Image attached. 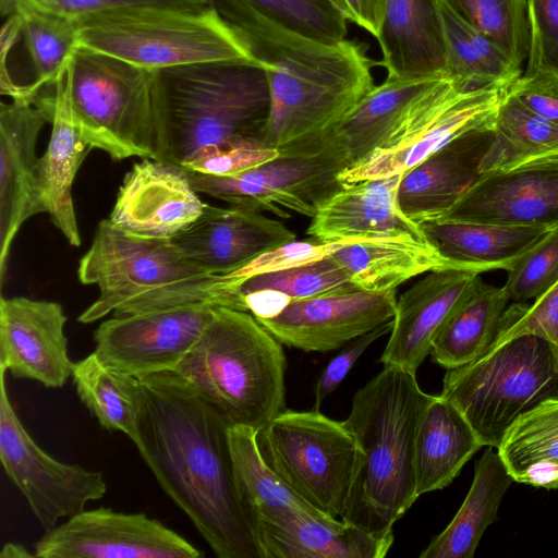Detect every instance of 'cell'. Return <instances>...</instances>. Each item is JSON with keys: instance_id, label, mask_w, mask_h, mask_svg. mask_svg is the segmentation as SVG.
Masks as SVG:
<instances>
[{"instance_id": "6da1fadb", "label": "cell", "mask_w": 558, "mask_h": 558, "mask_svg": "<svg viewBox=\"0 0 558 558\" xmlns=\"http://www.w3.org/2000/svg\"><path fill=\"white\" fill-rule=\"evenodd\" d=\"M136 448L162 490L219 558H264L243 507L230 425L173 372L140 378Z\"/></svg>"}, {"instance_id": "7a4b0ae2", "label": "cell", "mask_w": 558, "mask_h": 558, "mask_svg": "<svg viewBox=\"0 0 558 558\" xmlns=\"http://www.w3.org/2000/svg\"><path fill=\"white\" fill-rule=\"evenodd\" d=\"M263 64L270 94L265 144L281 148L341 120L375 85L363 44L328 45L296 34L240 0H211Z\"/></svg>"}, {"instance_id": "3957f363", "label": "cell", "mask_w": 558, "mask_h": 558, "mask_svg": "<svg viewBox=\"0 0 558 558\" xmlns=\"http://www.w3.org/2000/svg\"><path fill=\"white\" fill-rule=\"evenodd\" d=\"M416 373L384 368L359 389L343 421L356 442V462L340 520L372 534H390L418 498L414 451L420 418L433 399Z\"/></svg>"}, {"instance_id": "277c9868", "label": "cell", "mask_w": 558, "mask_h": 558, "mask_svg": "<svg viewBox=\"0 0 558 558\" xmlns=\"http://www.w3.org/2000/svg\"><path fill=\"white\" fill-rule=\"evenodd\" d=\"M157 159L184 168L202 150L263 142L270 112L259 61H213L154 71Z\"/></svg>"}, {"instance_id": "5b68a950", "label": "cell", "mask_w": 558, "mask_h": 558, "mask_svg": "<svg viewBox=\"0 0 558 558\" xmlns=\"http://www.w3.org/2000/svg\"><path fill=\"white\" fill-rule=\"evenodd\" d=\"M77 276L83 284L99 289L77 317L82 324L110 313L123 316L195 303L229 307L220 275L189 260L171 239L132 234L108 218L99 221Z\"/></svg>"}, {"instance_id": "8992f818", "label": "cell", "mask_w": 558, "mask_h": 558, "mask_svg": "<svg viewBox=\"0 0 558 558\" xmlns=\"http://www.w3.org/2000/svg\"><path fill=\"white\" fill-rule=\"evenodd\" d=\"M282 344L250 313L215 306L173 373L230 425L259 430L286 410Z\"/></svg>"}, {"instance_id": "52a82bcc", "label": "cell", "mask_w": 558, "mask_h": 558, "mask_svg": "<svg viewBox=\"0 0 558 558\" xmlns=\"http://www.w3.org/2000/svg\"><path fill=\"white\" fill-rule=\"evenodd\" d=\"M78 45L156 71L213 62L258 61L211 4L203 10L137 7L78 22Z\"/></svg>"}, {"instance_id": "ba28073f", "label": "cell", "mask_w": 558, "mask_h": 558, "mask_svg": "<svg viewBox=\"0 0 558 558\" xmlns=\"http://www.w3.org/2000/svg\"><path fill=\"white\" fill-rule=\"evenodd\" d=\"M440 396L459 409L483 446L497 449L520 415L558 398V363L545 339L518 336L447 369Z\"/></svg>"}, {"instance_id": "9c48e42d", "label": "cell", "mask_w": 558, "mask_h": 558, "mask_svg": "<svg viewBox=\"0 0 558 558\" xmlns=\"http://www.w3.org/2000/svg\"><path fill=\"white\" fill-rule=\"evenodd\" d=\"M154 71L77 46L64 74L72 114L90 148L114 160L157 159Z\"/></svg>"}, {"instance_id": "30bf717a", "label": "cell", "mask_w": 558, "mask_h": 558, "mask_svg": "<svg viewBox=\"0 0 558 558\" xmlns=\"http://www.w3.org/2000/svg\"><path fill=\"white\" fill-rule=\"evenodd\" d=\"M262 457L304 501L340 518L353 480L356 442L343 421L318 410H283L257 432Z\"/></svg>"}, {"instance_id": "8fae6325", "label": "cell", "mask_w": 558, "mask_h": 558, "mask_svg": "<svg viewBox=\"0 0 558 558\" xmlns=\"http://www.w3.org/2000/svg\"><path fill=\"white\" fill-rule=\"evenodd\" d=\"M278 157L231 175L189 171L196 192L255 211L288 218L287 210L313 218L318 206L343 184L342 161L322 134L278 148Z\"/></svg>"}, {"instance_id": "7c38bea8", "label": "cell", "mask_w": 558, "mask_h": 558, "mask_svg": "<svg viewBox=\"0 0 558 558\" xmlns=\"http://www.w3.org/2000/svg\"><path fill=\"white\" fill-rule=\"evenodd\" d=\"M5 369L0 368V459L40 525L48 531L63 518L101 499L107 483L100 471L66 464L50 457L27 433L10 401Z\"/></svg>"}, {"instance_id": "4fadbf2b", "label": "cell", "mask_w": 558, "mask_h": 558, "mask_svg": "<svg viewBox=\"0 0 558 558\" xmlns=\"http://www.w3.org/2000/svg\"><path fill=\"white\" fill-rule=\"evenodd\" d=\"M504 87L471 88L444 78L396 144L342 170L349 185L404 173L459 135L494 126Z\"/></svg>"}, {"instance_id": "5bb4252c", "label": "cell", "mask_w": 558, "mask_h": 558, "mask_svg": "<svg viewBox=\"0 0 558 558\" xmlns=\"http://www.w3.org/2000/svg\"><path fill=\"white\" fill-rule=\"evenodd\" d=\"M215 305L195 303L113 316L94 332V353L108 367L142 378L173 372L196 343Z\"/></svg>"}, {"instance_id": "9a60e30c", "label": "cell", "mask_w": 558, "mask_h": 558, "mask_svg": "<svg viewBox=\"0 0 558 558\" xmlns=\"http://www.w3.org/2000/svg\"><path fill=\"white\" fill-rule=\"evenodd\" d=\"M34 544L37 558H199L204 553L145 513L84 510Z\"/></svg>"}, {"instance_id": "2e32d148", "label": "cell", "mask_w": 558, "mask_h": 558, "mask_svg": "<svg viewBox=\"0 0 558 558\" xmlns=\"http://www.w3.org/2000/svg\"><path fill=\"white\" fill-rule=\"evenodd\" d=\"M439 220L558 229V153L483 174Z\"/></svg>"}, {"instance_id": "e0dca14e", "label": "cell", "mask_w": 558, "mask_h": 558, "mask_svg": "<svg viewBox=\"0 0 558 558\" xmlns=\"http://www.w3.org/2000/svg\"><path fill=\"white\" fill-rule=\"evenodd\" d=\"M396 304V290H359L293 301L276 316L257 320L281 344L328 352L391 320Z\"/></svg>"}, {"instance_id": "ac0fdd59", "label": "cell", "mask_w": 558, "mask_h": 558, "mask_svg": "<svg viewBox=\"0 0 558 558\" xmlns=\"http://www.w3.org/2000/svg\"><path fill=\"white\" fill-rule=\"evenodd\" d=\"M198 194L185 168L143 158L125 174L108 219L132 234L171 239L202 215Z\"/></svg>"}, {"instance_id": "d6986e66", "label": "cell", "mask_w": 558, "mask_h": 558, "mask_svg": "<svg viewBox=\"0 0 558 558\" xmlns=\"http://www.w3.org/2000/svg\"><path fill=\"white\" fill-rule=\"evenodd\" d=\"M61 304L25 296L0 300V368L14 378L48 388L62 387L72 375Z\"/></svg>"}, {"instance_id": "ffe728a7", "label": "cell", "mask_w": 558, "mask_h": 558, "mask_svg": "<svg viewBox=\"0 0 558 558\" xmlns=\"http://www.w3.org/2000/svg\"><path fill=\"white\" fill-rule=\"evenodd\" d=\"M441 80L386 77L322 134L326 145L342 161L344 169L360 163L377 150L391 147Z\"/></svg>"}, {"instance_id": "44dd1931", "label": "cell", "mask_w": 558, "mask_h": 558, "mask_svg": "<svg viewBox=\"0 0 558 558\" xmlns=\"http://www.w3.org/2000/svg\"><path fill=\"white\" fill-rule=\"evenodd\" d=\"M481 280L478 272L435 270L409 288L397 300L392 329L379 362L416 373L438 333Z\"/></svg>"}, {"instance_id": "7402d4cb", "label": "cell", "mask_w": 558, "mask_h": 558, "mask_svg": "<svg viewBox=\"0 0 558 558\" xmlns=\"http://www.w3.org/2000/svg\"><path fill=\"white\" fill-rule=\"evenodd\" d=\"M403 173L343 185L317 208L307 234L322 242L407 240L430 244L398 204Z\"/></svg>"}, {"instance_id": "603a6c76", "label": "cell", "mask_w": 558, "mask_h": 558, "mask_svg": "<svg viewBox=\"0 0 558 558\" xmlns=\"http://www.w3.org/2000/svg\"><path fill=\"white\" fill-rule=\"evenodd\" d=\"M295 239L282 222L260 211L207 203L189 228L171 238L189 260L213 275L238 270L263 253Z\"/></svg>"}, {"instance_id": "cb8c5ba5", "label": "cell", "mask_w": 558, "mask_h": 558, "mask_svg": "<svg viewBox=\"0 0 558 558\" xmlns=\"http://www.w3.org/2000/svg\"><path fill=\"white\" fill-rule=\"evenodd\" d=\"M44 113L32 102L11 99L0 106V277L5 275L11 245L22 225L43 213L36 146Z\"/></svg>"}, {"instance_id": "d4e9b609", "label": "cell", "mask_w": 558, "mask_h": 558, "mask_svg": "<svg viewBox=\"0 0 558 558\" xmlns=\"http://www.w3.org/2000/svg\"><path fill=\"white\" fill-rule=\"evenodd\" d=\"M493 128L459 135L403 173L398 204L410 220L422 225L441 219L483 175L482 162L494 140Z\"/></svg>"}, {"instance_id": "484cf974", "label": "cell", "mask_w": 558, "mask_h": 558, "mask_svg": "<svg viewBox=\"0 0 558 558\" xmlns=\"http://www.w3.org/2000/svg\"><path fill=\"white\" fill-rule=\"evenodd\" d=\"M64 74L65 72L53 85L43 88L33 101L52 125L47 149L38 160L37 182L43 213L48 214L66 241L77 247L82 239L72 187L78 169L92 148L74 122Z\"/></svg>"}, {"instance_id": "4316f807", "label": "cell", "mask_w": 558, "mask_h": 558, "mask_svg": "<svg viewBox=\"0 0 558 558\" xmlns=\"http://www.w3.org/2000/svg\"><path fill=\"white\" fill-rule=\"evenodd\" d=\"M376 39L387 77L448 78L440 0H387Z\"/></svg>"}, {"instance_id": "83f0119b", "label": "cell", "mask_w": 558, "mask_h": 558, "mask_svg": "<svg viewBox=\"0 0 558 558\" xmlns=\"http://www.w3.org/2000/svg\"><path fill=\"white\" fill-rule=\"evenodd\" d=\"M255 533L264 558H383L393 543V533L298 511L258 522Z\"/></svg>"}, {"instance_id": "f1b7e54d", "label": "cell", "mask_w": 558, "mask_h": 558, "mask_svg": "<svg viewBox=\"0 0 558 558\" xmlns=\"http://www.w3.org/2000/svg\"><path fill=\"white\" fill-rule=\"evenodd\" d=\"M426 239L458 270H509L555 229L435 220L421 225Z\"/></svg>"}, {"instance_id": "f546056e", "label": "cell", "mask_w": 558, "mask_h": 558, "mask_svg": "<svg viewBox=\"0 0 558 558\" xmlns=\"http://www.w3.org/2000/svg\"><path fill=\"white\" fill-rule=\"evenodd\" d=\"M482 447L459 409L440 395L434 396L420 418L415 439L417 497L447 487Z\"/></svg>"}, {"instance_id": "4dcf8cb0", "label": "cell", "mask_w": 558, "mask_h": 558, "mask_svg": "<svg viewBox=\"0 0 558 558\" xmlns=\"http://www.w3.org/2000/svg\"><path fill=\"white\" fill-rule=\"evenodd\" d=\"M513 482L497 449L487 447L475 463L473 482L460 509L420 558H472Z\"/></svg>"}, {"instance_id": "1f68e13d", "label": "cell", "mask_w": 558, "mask_h": 558, "mask_svg": "<svg viewBox=\"0 0 558 558\" xmlns=\"http://www.w3.org/2000/svg\"><path fill=\"white\" fill-rule=\"evenodd\" d=\"M359 290L348 271L330 255L250 277L232 291L238 310L265 319L276 316L293 301Z\"/></svg>"}, {"instance_id": "d6a6232c", "label": "cell", "mask_w": 558, "mask_h": 558, "mask_svg": "<svg viewBox=\"0 0 558 558\" xmlns=\"http://www.w3.org/2000/svg\"><path fill=\"white\" fill-rule=\"evenodd\" d=\"M331 256L361 290L372 292L396 290L429 271L456 269L432 244L397 239L348 242Z\"/></svg>"}, {"instance_id": "836d02e7", "label": "cell", "mask_w": 558, "mask_h": 558, "mask_svg": "<svg viewBox=\"0 0 558 558\" xmlns=\"http://www.w3.org/2000/svg\"><path fill=\"white\" fill-rule=\"evenodd\" d=\"M497 451L514 482L558 488V398L520 415L505 433Z\"/></svg>"}, {"instance_id": "e575fe53", "label": "cell", "mask_w": 558, "mask_h": 558, "mask_svg": "<svg viewBox=\"0 0 558 558\" xmlns=\"http://www.w3.org/2000/svg\"><path fill=\"white\" fill-rule=\"evenodd\" d=\"M257 432L242 425L229 427L238 489L254 531L258 522L290 511L330 517L295 495L268 466L257 445Z\"/></svg>"}, {"instance_id": "d590c367", "label": "cell", "mask_w": 558, "mask_h": 558, "mask_svg": "<svg viewBox=\"0 0 558 558\" xmlns=\"http://www.w3.org/2000/svg\"><path fill=\"white\" fill-rule=\"evenodd\" d=\"M509 303L504 287L482 279L438 333L433 360L449 369L480 357L494 343Z\"/></svg>"}, {"instance_id": "8d00e7d4", "label": "cell", "mask_w": 558, "mask_h": 558, "mask_svg": "<svg viewBox=\"0 0 558 558\" xmlns=\"http://www.w3.org/2000/svg\"><path fill=\"white\" fill-rule=\"evenodd\" d=\"M71 377L82 403L99 425L123 433L136 446L143 403L140 378L106 366L94 352L73 364Z\"/></svg>"}, {"instance_id": "74e56055", "label": "cell", "mask_w": 558, "mask_h": 558, "mask_svg": "<svg viewBox=\"0 0 558 558\" xmlns=\"http://www.w3.org/2000/svg\"><path fill=\"white\" fill-rule=\"evenodd\" d=\"M448 58V78L471 87L508 88L521 74V64L493 39L440 0Z\"/></svg>"}, {"instance_id": "f35d334b", "label": "cell", "mask_w": 558, "mask_h": 558, "mask_svg": "<svg viewBox=\"0 0 558 558\" xmlns=\"http://www.w3.org/2000/svg\"><path fill=\"white\" fill-rule=\"evenodd\" d=\"M493 130L494 140L482 162L483 174L558 153V124L529 109L508 89Z\"/></svg>"}, {"instance_id": "ab89813d", "label": "cell", "mask_w": 558, "mask_h": 558, "mask_svg": "<svg viewBox=\"0 0 558 558\" xmlns=\"http://www.w3.org/2000/svg\"><path fill=\"white\" fill-rule=\"evenodd\" d=\"M22 35L31 61L33 80L27 95L33 102L38 93L53 85L65 72L78 45V22L22 4Z\"/></svg>"}, {"instance_id": "60d3db41", "label": "cell", "mask_w": 558, "mask_h": 558, "mask_svg": "<svg viewBox=\"0 0 558 558\" xmlns=\"http://www.w3.org/2000/svg\"><path fill=\"white\" fill-rule=\"evenodd\" d=\"M519 64L529 56L527 0H446Z\"/></svg>"}, {"instance_id": "b9f144b4", "label": "cell", "mask_w": 558, "mask_h": 558, "mask_svg": "<svg viewBox=\"0 0 558 558\" xmlns=\"http://www.w3.org/2000/svg\"><path fill=\"white\" fill-rule=\"evenodd\" d=\"M268 20L313 40L345 39L348 21L333 0H240Z\"/></svg>"}, {"instance_id": "7bdbcfd3", "label": "cell", "mask_w": 558, "mask_h": 558, "mask_svg": "<svg viewBox=\"0 0 558 558\" xmlns=\"http://www.w3.org/2000/svg\"><path fill=\"white\" fill-rule=\"evenodd\" d=\"M502 286L510 303L535 300L558 282V229L529 248L507 270Z\"/></svg>"}, {"instance_id": "ee69618b", "label": "cell", "mask_w": 558, "mask_h": 558, "mask_svg": "<svg viewBox=\"0 0 558 558\" xmlns=\"http://www.w3.org/2000/svg\"><path fill=\"white\" fill-rule=\"evenodd\" d=\"M522 335L545 339L558 363V282L532 304L509 303L490 347Z\"/></svg>"}, {"instance_id": "f6af8a7d", "label": "cell", "mask_w": 558, "mask_h": 558, "mask_svg": "<svg viewBox=\"0 0 558 558\" xmlns=\"http://www.w3.org/2000/svg\"><path fill=\"white\" fill-rule=\"evenodd\" d=\"M345 242H322L318 240L292 241L263 253L243 267L221 275L223 287L233 294V288L243 280L289 267L304 265L330 256Z\"/></svg>"}, {"instance_id": "bcb514c9", "label": "cell", "mask_w": 558, "mask_h": 558, "mask_svg": "<svg viewBox=\"0 0 558 558\" xmlns=\"http://www.w3.org/2000/svg\"><path fill=\"white\" fill-rule=\"evenodd\" d=\"M530 48L525 74L558 73V0H527Z\"/></svg>"}, {"instance_id": "7dc6e473", "label": "cell", "mask_w": 558, "mask_h": 558, "mask_svg": "<svg viewBox=\"0 0 558 558\" xmlns=\"http://www.w3.org/2000/svg\"><path fill=\"white\" fill-rule=\"evenodd\" d=\"M280 150L263 142H244L209 147L202 150L184 168L189 171L231 175L278 157Z\"/></svg>"}, {"instance_id": "c3c4849f", "label": "cell", "mask_w": 558, "mask_h": 558, "mask_svg": "<svg viewBox=\"0 0 558 558\" xmlns=\"http://www.w3.org/2000/svg\"><path fill=\"white\" fill-rule=\"evenodd\" d=\"M22 4L81 22L105 12L137 7L203 10L211 5V0H21Z\"/></svg>"}, {"instance_id": "681fc988", "label": "cell", "mask_w": 558, "mask_h": 558, "mask_svg": "<svg viewBox=\"0 0 558 558\" xmlns=\"http://www.w3.org/2000/svg\"><path fill=\"white\" fill-rule=\"evenodd\" d=\"M392 319L374 330L354 339L352 343L337 354L322 372L315 386V402L313 410H319L324 399L332 392L345 378L362 353L378 338L390 332Z\"/></svg>"}, {"instance_id": "f907efd6", "label": "cell", "mask_w": 558, "mask_h": 558, "mask_svg": "<svg viewBox=\"0 0 558 558\" xmlns=\"http://www.w3.org/2000/svg\"><path fill=\"white\" fill-rule=\"evenodd\" d=\"M507 89L529 109L558 124V73H524Z\"/></svg>"}, {"instance_id": "816d5d0a", "label": "cell", "mask_w": 558, "mask_h": 558, "mask_svg": "<svg viewBox=\"0 0 558 558\" xmlns=\"http://www.w3.org/2000/svg\"><path fill=\"white\" fill-rule=\"evenodd\" d=\"M348 22L356 24L375 38L378 35L387 0H333Z\"/></svg>"}, {"instance_id": "f5cc1de1", "label": "cell", "mask_w": 558, "mask_h": 558, "mask_svg": "<svg viewBox=\"0 0 558 558\" xmlns=\"http://www.w3.org/2000/svg\"><path fill=\"white\" fill-rule=\"evenodd\" d=\"M35 554L29 553L23 545L17 543H5L0 553V558H31Z\"/></svg>"}, {"instance_id": "db71d44e", "label": "cell", "mask_w": 558, "mask_h": 558, "mask_svg": "<svg viewBox=\"0 0 558 558\" xmlns=\"http://www.w3.org/2000/svg\"><path fill=\"white\" fill-rule=\"evenodd\" d=\"M21 0H0V12L2 17L17 12Z\"/></svg>"}]
</instances>
